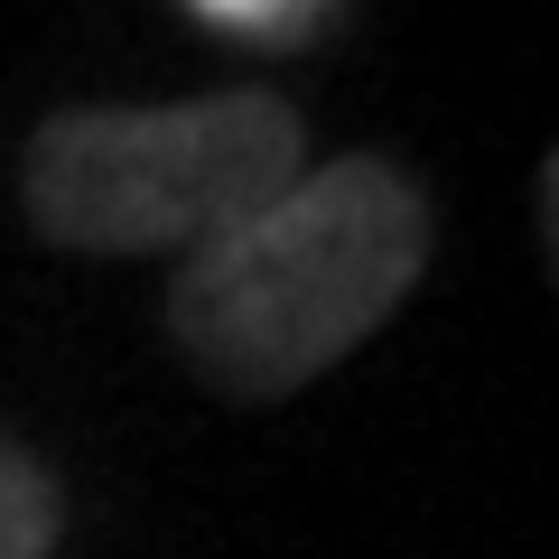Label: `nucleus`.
Returning a JSON list of instances; mask_svg holds the SVG:
<instances>
[{
  "mask_svg": "<svg viewBox=\"0 0 559 559\" xmlns=\"http://www.w3.org/2000/svg\"><path fill=\"white\" fill-rule=\"evenodd\" d=\"M429 271V197L411 168L326 159L299 168L261 215L224 242L178 261L168 280V336L187 373L224 401H280L336 373Z\"/></svg>",
  "mask_w": 559,
  "mask_h": 559,
  "instance_id": "nucleus-1",
  "label": "nucleus"
},
{
  "mask_svg": "<svg viewBox=\"0 0 559 559\" xmlns=\"http://www.w3.org/2000/svg\"><path fill=\"white\" fill-rule=\"evenodd\" d=\"M66 532V495L28 448L0 439V559H47Z\"/></svg>",
  "mask_w": 559,
  "mask_h": 559,
  "instance_id": "nucleus-3",
  "label": "nucleus"
},
{
  "mask_svg": "<svg viewBox=\"0 0 559 559\" xmlns=\"http://www.w3.org/2000/svg\"><path fill=\"white\" fill-rule=\"evenodd\" d=\"M308 131L280 94H187V103H75L28 131L20 197L57 252L159 261L205 252L242 215L299 187Z\"/></svg>",
  "mask_w": 559,
  "mask_h": 559,
  "instance_id": "nucleus-2",
  "label": "nucleus"
}]
</instances>
